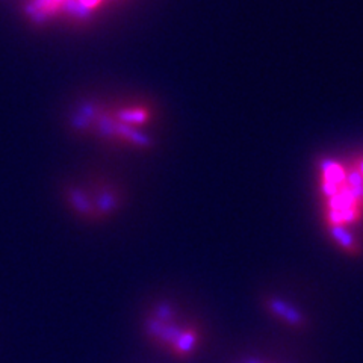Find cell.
<instances>
[{
	"instance_id": "cell-1",
	"label": "cell",
	"mask_w": 363,
	"mask_h": 363,
	"mask_svg": "<svg viewBox=\"0 0 363 363\" xmlns=\"http://www.w3.org/2000/svg\"><path fill=\"white\" fill-rule=\"evenodd\" d=\"M152 111L143 104H93L79 109L74 123L85 133L113 145L147 149L152 140L145 128L152 123Z\"/></svg>"
},
{
	"instance_id": "cell-2",
	"label": "cell",
	"mask_w": 363,
	"mask_h": 363,
	"mask_svg": "<svg viewBox=\"0 0 363 363\" xmlns=\"http://www.w3.org/2000/svg\"><path fill=\"white\" fill-rule=\"evenodd\" d=\"M143 332L149 342L180 359L194 353L199 344L196 328L179 323L174 308L167 301H159L147 311L143 320Z\"/></svg>"
},
{
	"instance_id": "cell-3",
	"label": "cell",
	"mask_w": 363,
	"mask_h": 363,
	"mask_svg": "<svg viewBox=\"0 0 363 363\" xmlns=\"http://www.w3.org/2000/svg\"><path fill=\"white\" fill-rule=\"evenodd\" d=\"M65 204L74 218L99 224L113 218L120 212L123 194L108 182H79L67 188Z\"/></svg>"
},
{
	"instance_id": "cell-4",
	"label": "cell",
	"mask_w": 363,
	"mask_h": 363,
	"mask_svg": "<svg viewBox=\"0 0 363 363\" xmlns=\"http://www.w3.org/2000/svg\"><path fill=\"white\" fill-rule=\"evenodd\" d=\"M123 0H21V11L35 25H81L109 13Z\"/></svg>"
},
{
	"instance_id": "cell-5",
	"label": "cell",
	"mask_w": 363,
	"mask_h": 363,
	"mask_svg": "<svg viewBox=\"0 0 363 363\" xmlns=\"http://www.w3.org/2000/svg\"><path fill=\"white\" fill-rule=\"evenodd\" d=\"M332 235L335 240L348 252H354V238L342 225H332Z\"/></svg>"
},
{
	"instance_id": "cell-6",
	"label": "cell",
	"mask_w": 363,
	"mask_h": 363,
	"mask_svg": "<svg viewBox=\"0 0 363 363\" xmlns=\"http://www.w3.org/2000/svg\"><path fill=\"white\" fill-rule=\"evenodd\" d=\"M280 318H283V320H285L286 323H289L291 325H295V327H301L304 324L303 315L295 311L294 308H291V306H288L286 311L283 312V315Z\"/></svg>"
},
{
	"instance_id": "cell-7",
	"label": "cell",
	"mask_w": 363,
	"mask_h": 363,
	"mask_svg": "<svg viewBox=\"0 0 363 363\" xmlns=\"http://www.w3.org/2000/svg\"><path fill=\"white\" fill-rule=\"evenodd\" d=\"M245 363H264V362H260V360H257V359H247Z\"/></svg>"
}]
</instances>
